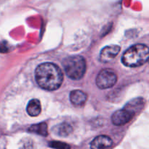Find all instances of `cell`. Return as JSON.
I'll list each match as a JSON object with an SVG mask.
<instances>
[{"mask_svg":"<svg viewBox=\"0 0 149 149\" xmlns=\"http://www.w3.org/2000/svg\"><path fill=\"white\" fill-rule=\"evenodd\" d=\"M49 146L52 147L54 148H69L70 146H68V144L62 142H58V141H52V142L49 143Z\"/></svg>","mask_w":149,"mask_h":149,"instance_id":"13","label":"cell"},{"mask_svg":"<svg viewBox=\"0 0 149 149\" xmlns=\"http://www.w3.org/2000/svg\"><path fill=\"white\" fill-rule=\"evenodd\" d=\"M87 99V95L81 90H73L70 93V100L74 106H81L85 103Z\"/></svg>","mask_w":149,"mask_h":149,"instance_id":"8","label":"cell"},{"mask_svg":"<svg viewBox=\"0 0 149 149\" xmlns=\"http://www.w3.org/2000/svg\"><path fill=\"white\" fill-rule=\"evenodd\" d=\"M133 116V113L124 108V109L117 111L113 113L111 118L112 122L113 123V125H116V126H120V125H125L128 122H130Z\"/></svg>","mask_w":149,"mask_h":149,"instance_id":"5","label":"cell"},{"mask_svg":"<svg viewBox=\"0 0 149 149\" xmlns=\"http://www.w3.org/2000/svg\"><path fill=\"white\" fill-rule=\"evenodd\" d=\"M40 102L37 99H32L28 103L26 111L31 116H36L41 113Z\"/></svg>","mask_w":149,"mask_h":149,"instance_id":"10","label":"cell"},{"mask_svg":"<svg viewBox=\"0 0 149 149\" xmlns=\"http://www.w3.org/2000/svg\"><path fill=\"white\" fill-rule=\"evenodd\" d=\"M65 74L69 78L79 80L86 71V61L82 56L74 55L65 58L63 62Z\"/></svg>","mask_w":149,"mask_h":149,"instance_id":"3","label":"cell"},{"mask_svg":"<svg viewBox=\"0 0 149 149\" xmlns=\"http://www.w3.org/2000/svg\"><path fill=\"white\" fill-rule=\"evenodd\" d=\"M113 141L110 137L107 135H99L96 137L91 143V148H106L112 146Z\"/></svg>","mask_w":149,"mask_h":149,"instance_id":"7","label":"cell"},{"mask_svg":"<svg viewBox=\"0 0 149 149\" xmlns=\"http://www.w3.org/2000/svg\"><path fill=\"white\" fill-rule=\"evenodd\" d=\"M144 105H145L144 99L141 98V97H138V98L133 99V100L128 102L126 106H125V109L130 111L131 113L135 115L137 112L140 111L143 108Z\"/></svg>","mask_w":149,"mask_h":149,"instance_id":"9","label":"cell"},{"mask_svg":"<svg viewBox=\"0 0 149 149\" xmlns=\"http://www.w3.org/2000/svg\"><path fill=\"white\" fill-rule=\"evenodd\" d=\"M149 59V48L146 45L138 44L130 47L122 56V61L126 66L135 68L143 65Z\"/></svg>","mask_w":149,"mask_h":149,"instance_id":"2","label":"cell"},{"mask_svg":"<svg viewBox=\"0 0 149 149\" xmlns=\"http://www.w3.org/2000/svg\"><path fill=\"white\" fill-rule=\"evenodd\" d=\"M117 81V76L112 70L103 69L97 74L96 84L100 89H108L112 87Z\"/></svg>","mask_w":149,"mask_h":149,"instance_id":"4","label":"cell"},{"mask_svg":"<svg viewBox=\"0 0 149 149\" xmlns=\"http://www.w3.org/2000/svg\"><path fill=\"white\" fill-rule=\"evenodd\" d=\"M29 131L31 132H33V133H36L38 135L45 136V135H47V125L45 123L33 125L29 128Z\"/></svg>","mask_w":149,"mask_h":149,"instance_id":"12","label":"cell"},{"mask_svg":"<svg viewBox=\"0 0 149 149\" xmlns=\"http://www.w3.org/2000/svg\"><path fill=\"white\" fill-rule=\"evenodd\" d=\"M36 82L42 89L53 91L61 87L63 75L61 68L52 63H44L35 71Z\"/></svg>","mask_w":149,"mask_h":149,"instance_id":"1","label":"cell"},{"mask_svg":"<svg viewBox=\"0 0 149 149\" xmlns=\"http://www.w3.org/2000/svg\"><path fill=\"white\" fill-rule=\"evenodd\" d=\"M120 52V47L118 45H110L103 48L100 54V61L108 63L112 61Z\"/></svg>","mask_w":149,"mask_h":149,"instance_id":"6","label":"cell"},{"mask_svg":"<svg viewBox=\"0 0 149 149\" xmlns=\"http://www.w3.org/2000/svg\"><path fill=\"white\" fill-rule=\"evenodd\" d=\"M54 133L60 136H67L72 132V128L71 125L67 123H62L56 125L53 129Z\"/></svg>","mask_w":149,"mask_h":149,"instance_id":"11","label":"cell"}]
</instances>
